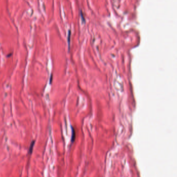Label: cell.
Here are the masks:
<instances>
[{"label":"cell","instance_id":"1","mask_svg":"<svg viewBox=\"0 0 177 177\" xmlns=\"http://www.w3.org/2000/svg\"><path fill=\"white\" fill-rule=\"evenodd\" d=\"M34 142L35 141H33L32 144H31V146H30V148H29V153H31L32 152V150H33V148L34 144Z\"/></svg>","mask_w":177,"mask_h":177},{"label":"cell","instance_id":"2","mask_svg":"<svg viewBox=\"0 0 177 177\" xmlns=\"http://www.w3.org/2000/svg\"><path fill=\"white\" fill-rule=\"evenodd\" d=\"M70 35H71V33H70V31H69V34H68V43H69V45L70 46Z\"/></svg>","mask_w":177,"mask_h":177}]
</instances>
